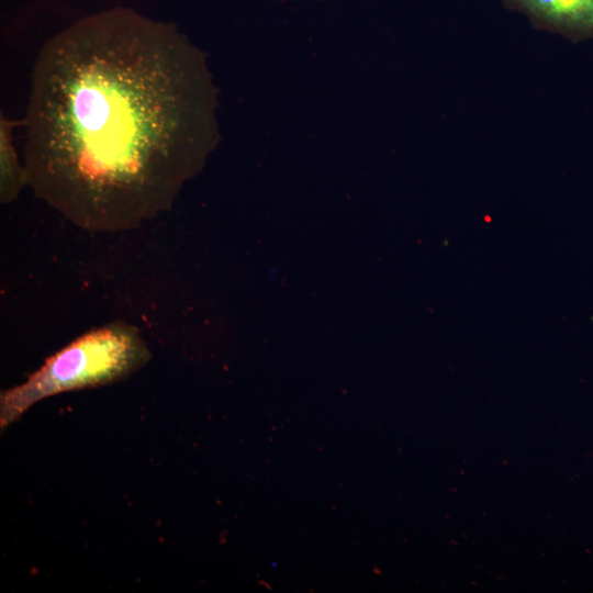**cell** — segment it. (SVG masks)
Listing matches in <instances>:
<instances>
[{"mask_svg":"<svg viewBox=\"0 0 593 593\" xmlns=\"http://www.w3.org/2000/svg\"><path fill=\"white\" fill-rule=\"evenodd\" d=\"M198 48L128 7L49 37L31 72L27 187L72 224L120 232L169 211L215 138Z\"/></svg>","mask_w":593,"mask_h":593,"instance_id":"6da1fadb","label":"cell"},{"mask_svg":"<svg viewBox=\"0 0 593 593\" xmlns=\"http://www.w3.org/2000/svg\"><path fill=\"white\" fill-rule=\"evenodd\" d=\"M149 359L147 343L134 325L114 322L91 329L47 358L26 381L1 393V429L45 398L124 379Z\"/></svg>","mask_w":593,"mask_h":593,"instance_id":"7a4b0ae2","label":"cell"},{"mask_svg":"<svg viewBox=\"0 0 593 593\" xmlns=\"http://www.w3.org/2000/svg\"><path fill=\"white\" fill-rule=\"evenodd\" d=\"M524 14L537 30L570 41L593 38V0H500Z\"/></svg>","mask_w":593,"mask_h":593,"instance_id":"3957f363","label":"cell"},{"mask_svg":"<svg viewBox=\"0 0 593 593\" xmlns=\"http://www.w3.org/2000/svg\"><path fill=\"white\" fill-rule=\"evenodd\" d=\"M16 121L1 114L0 119V201L9 204L16 200L27 186V171L21 163L14 146Z\"/></svg>","mask_w":593,"mask_h":593,"instance_id":"277c9868","label":"cell"}]
</instances>
